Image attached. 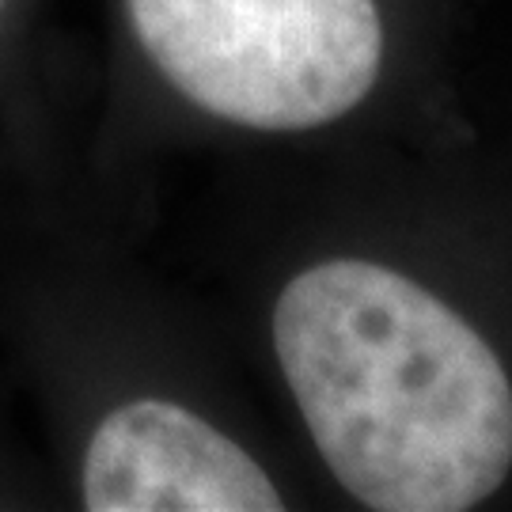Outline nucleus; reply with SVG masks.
Segmentation results:
<instances>
[{
	"label": "nucleus",
	"mask_w": 512,
	"mask_h": 512,
	"mask_svg": "<svg viewBox=\"0 0 512 512\" xmlns=\"http://www.w3.org/2000/svg\"><path fill=\"white\" fill-rule=\"evenodd\" d=\"M88 512H277L285 497L239 440L171 399H129L80 456Z\"/></svg>",
	"instance_id": "nucleus-3"
},
{
	"label": "nucleus",
	"mask_w": 512,
	"mask_h": 512,
	"mask_svg": "<svg viewBox=\"0 0 512 512\" xmlns=\"http://www.w3.org/2000/svg\"><path fill=\"white\" fill-rule=\"evenodd\" d=\"M270 334L315 452L365 509L463 512L505 486L509 372L433 289L327 258L277 293Z\"/></svg>",
	"instance_id": "nucleus-1"
},
{
	"label": "nucleus",
	"mask_w": 512,
	"mask_h": 512,
	"mask_svg": "<svg viewBox=\"0 0 512 512\" xmlns=\"http://www.w3.org/2000/svg\"><path fill=\"white\" fill-rule=\"evenodd\" d=\"M4 4H8V0H0V12H4Z\"/></svg>",
	"instance_id": "nucleus-4"
},
{
	"label": "nucleus",
	"mask_w": 512,
	"mask_h": 512,
	"mask_svg": "<svg viewBox=\"0 0 512 512\" xmlns=\"http://www.w3.org/2000/svg\"><path fill=\"white\" fill-rule=\"evenodd\" d=\"M126 12L152 69L228 126H330L384 73L376 0H126Z\"/></svg>",
	"instance_id": "nucleus-2"
}]
</instances>
